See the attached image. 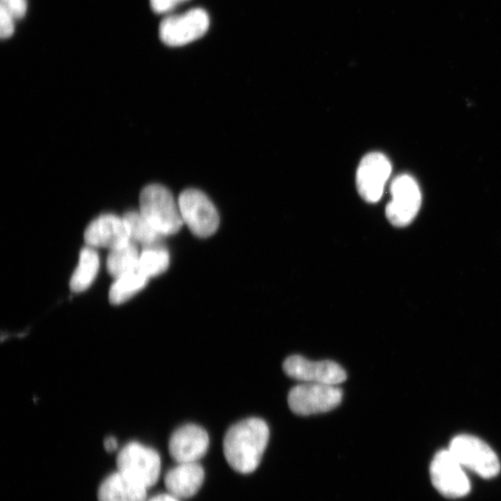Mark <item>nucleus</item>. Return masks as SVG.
I'll list each match as a JSON object with an SVG mask.
<instances>
[{"label": "nucleus", "mask_w": 501, "mask_h": 501, "mask_svg": "<svg viewBox=\"0 0 501 501\" xmlns=\"http://www.w3.org/2000/svg\"><path fill=\"white\" fill-rule=\"evenodd\" d=\"M448 451L464 468L477 472L483 479L495 478L500 471V462L497 454L488 444L476 436H456Z\"/></svg>", "instance_id": "20e7f679"}, {"label": "nucleus", "mask_w": 501, "mask_h": 501, "mask_svg": "<svg viewBox=\"0 0 501 501\" xmlns=\"http://www.w3.org/2000/svg\"><path fill=\"white\" fill-rule=\"evenodd\" d=\"M117 471L147 488L160 479L161 458L152 448L138 442L125 445L117 459Z\"/></svg>", "instance_id": "7ed1b4c3"}, {"label": "nucleus", "mask_w": 501, "mask_h": 501, "mask_svg": "<svg viewBox=\"0 0 501 501\" xmlns=\"http://www.w3.org/2000/svg\"><path fill=\"white\" fill-rule=\"evenodd\" d=\"M0 8L8 12L15 20L22 19L28 11L26 0H2Z\"/></svg>", "instance_id": "412c9836"}, {"label": "nucleus", "mask_w": 501, "mask_h": 501, "mask_svg": "<svg viewBox=\"0 0 501 501\" xmlns=\"http://www.w3.org/2000/svg\"><path fill=\"white\" fill-rule=\"evenodd\" d=\"M146 501H180L179 498L174 497L173 495L168 493L160 494L153 496L151 498H147Z\"/></svg>", "instance_id": "b1692460"}, {"label": "nucleus", "mask_w": 501, "mask_h": 501, "mask_svg": "<svg viewBox=\"0 0 501 501\" xmlns=\"http://www.w3.org/2000/svg\"><path fill=\"white\" fill-rule=\"evenodd\" d=\"M99 269L98 253L91 246L84 248L79 255L78 265L70 280V288L74 293H82L95 281Z\"/></svg>", "instance_id": "dca6fc26"}, {"label": "nucleus", "mask_w": 501, "mask_h": 501, "mask_svg": "<svg viewBox=\"0 0 501 501\" xmlns=\"http://www.w3.org/2000/svg\"><path fill=\"white\" fill-rule=\"evenodd\" d=\"M205 479L203 466L198 462L178 463L165 477L168 492L177 498H189L201 489Z\"/></svg>", "instance_id": "4468645a"}, {"label": "nucleus", "mask_w": 501, "mask_h": 501, "mask_svg": "<svg viewBox=\"0 0 501 501\" xmlns=\"http://www.w3.org/2000/svg\"><path fill=\"white\" fill-rule=\"evenodd\" d=\"M341 400V388L330 384L304 383L294 387L288 394L289 409L301 416L329 412L337 408Z\"/></svg>", "instance_id": "39448f33"}, {"label": "nucleus", "mask_w": 501, "mask_h": 501, "mask_svg": "<svg viewBox=\"0 0 501 501\" xmlns=\"http://www.w3.org/2000/svg\"><path fill=\"white\" fill-rule=\"evenodd\" d=\"M140 212L163 236L177 233L184 221L178 202L160 184H151L141 193Z\"/></svg>", "instance_id": "f03ea898"}, {"label": "nucleus", "mask_w": 501, "mask_h": 501, "mask_svg": "<svg viewBox=\"0 0 501 501\" xmlns=\"http://www.w3.org/2000/svg\"><path fill=\"white\" fill-rule=\"evenodd\" d=\"M141 253L134 242L110 250L108 257V270L115 278L130 274L139 271Z\"/></svg>", "instance_id": "f3484780"}, {"label": "nucleus", "mask_w": 501, "mask_h": 501, "mask_svg": "<svg viewBox=\"0 0 501 501\" xmlns=\"http://www.w3.org/2000/svg\"><path fill=\"white\" fill-rule=\"evenodd\" d=\"M209 442V436L203 428L183 426L171 436L169 453L178 463L198 462L206 454Z\"/></svg>", "instance_id": "f8f14e48"}, {"label": "nucleus", "mask_w": 501, "mask_h": 501, "mask_svg": "<svg viewBox=\"0 0 501 501\" xmlns=\"http://www.w3.org/2000/svg\"><path fill=\"white\" fill-rule=\"evenodd\" d=\"M148 281L149 279L139 271L116 279L109 292L110 302L114 305L125 303L139 294Z\"/></svg>", "instance_id": "6ab92c4d"}, {"label": "nucleus", "mask_w": 501, "mask_h": 501, "mask_svg": "<svg viewBox=\"0 0 501 501\" xmlns=\"http://www.w3.org/2000/svg\"><path fill=\"white\" fill-rule=\"evenodd\" d=\"M170 256L166 249L146 246L140 255L139 272L149 280L164 273L169 267Z\"/></svg>", "instance_id": "aec40b11"}, {"label": "nucleus", "mask_w": 501, "mask_h": 501, "mask_svg": "<svg viewBox=\"0 0 501 501\" xmlns=\"http://www.w3.org/2000/svg\"><path fill=\"white\" fill-rule=\"evenodd\" d=\"M148 489L117 471L100 484L98 490V501H146Z\"/></svg>", "instance_id": "2eb2a0df"}, {"label": "nucleus", "mask_w": 501, "mask_h": 501, "mask_svg": "<svg viewBox=\"0 0 501 501\" xmlns=\"http://www.w3.org/2000/svg\"><path fill=\"white\" fill-rule=\"evenodd\" d=\"M391 173L392 166L384 154L372 152L363 157L357 173V187L362 199L367 203L380 201Z\"/></svg>", "instance_id": "9b49d317"}, {"label": "nucleus", "mask_w": 501, "mask_h": 501, "mask_svg": "<svg viewBox=\"0 0 501 501\" xmlns=\"http://www.w3.org/2000/svg\"><path fill=\"white\" fill-rule=\"evenodd\" d=\"M184 224L200 238H207L217 232L220 215L212 202L201 191L189 189L178 198Z\"/></svg>", "instance_id": "423d86ee"}, {"label": "nucleus", "mask_w": 501, "mask_h": 501, "mask_svg": "<svg viewBox=\"0 0 501 501\" xmlns=\"http://www.w3.org/2000/svg\"><path fill=\"white\" fill-rule=\"evenodd\" d=\"M270 428L265 420L249 418L232 426L227 432L223 450L229 466L243 474L255 471L265 453Z\"/></svg>", "instance_id": "f257e3e1"}, {"label": "nucleus", "mask_w": 501, "mask_h": 501, "mask_svg": "<svg viewBox=\"0 0 501 501\" xmlns=\"http://www.w3.org/2000/svg\"><path fill=\"white\" fill-rule=\"evenodd\" d=\"M123 218L126 223L132 242L145 246H152L161 240L163 235L141 212L131 211Z\"/></svg>", "instance_id": "a211bd4d"}, {"label": "nucleus", "mask_w": 501, "mask_h": 501, "mask_svg": "<svg viewBox=\"0 0 501 501\" xmlns=\"http://www.w3.org/2000/svg\"><path fill=\"white\" fill-rule=\"evenodd\" d=\"M209 16L203 9H194L163 19L160 28L161 40L171 47L192 43L205 35Z\"/></svg>", "instance_id": "6e6552de"}, {"label": "nucleus", "mask_w": 501, "mask_h": 501, "mask_svg": "<svg viewBox=\"0 0 501 501\" xmlns=\"http://www.w3.org/2000/svg\"><path fill=\"white\" fill-rule=\"evenodd\" d=\"M283 370L289 377L307 384L339 385L348 377L344 368L334 361H311L302 356L289 357Z\"/></svg>", "instance_id": "1a4fd4ad"}, {"label": "nucleus", "mask_w": 501, "mask_h": 501, "mask_svg": "<svg viewBox=\"0 0 501 501\" xmlns=\"http://www.w3.org/2000/svg\"><path fill=\"white\" fill-rule=\"evenodd\" d=\"M104 447L109 453H114L118 448L117 440L115 437H108L104 441Z\"/></svg>", "instance_id": "393cba45"}, {"label": "nucleus", "mask_w": 501, "mask_h": 501, "mask_svg": "<svg viewBox=\"0 0 501 501\" xmlns=\"http://www.w3.org/2000/svg\"><path fill=\"white\" fill-rule=\"evenodd\" d=\"M14 18L4 9L0 8V36L4 39L14 33Z\"/></svg>", "instance_id": "4be33fe9"}, {"label": "nucleus", "mask_w": 501, "mask_h": 501, "mask_svg": "<svg viewBox=\"0 0 501 501\" xmlns=\"http://www.w3.org/2000/svg\"><path fill=\"white\" fill-rule=\"evenodd\" d=\"M186 2L188 0H150L152 11L160 14L168 13Z\"/></svg>", "instance_id": "5701e85b"}, {"label": "nucleus", "mask_w": 501, "mask_h": 501, "mask_svg": "<svg viewBox=\"0 0 501 501\" xmlns=\"http://www.w3.org/2000/svg\"><path fill=\"white\" fill-rule=\"evenodd\" d=\"M430 472L433 485L446 497H462L471 490L464 467L448 450L436 453Z\"/></svg>", "instance_id": "9d476101"}, {"label": "nucleus", "mask_w": 501, "mask_h": 501, "mask_svg": "<svg viewBox=\"0 0 501 501\" xmlns=\"http://www.w3.org/2000/svg\"><path fill=\"white\" fill-rule=\"evenodd\" d=\"M392 200L386 207V217L391 224L403 228L416 218L421 205V194L416 180L402 175L391 184Z\"/></svg>", "instance_id": "0eeeda50"}, {"label": "nucleus", "mask_w": 501, "mask_h": 501, "mask_svg": "<svg viewBox=\"0 0 501 501\" xmlns=\"http://www.w3.org/2000/svg\"><path fill=\"white\" fill-rule=\"evenodd\" d=\"M84 238L91 247L110 250L130 242L128 229L124 218L102 215L93 220L85 230Z\"/></svg>", "instance_id": "ddd939ff"}]
</instances>
